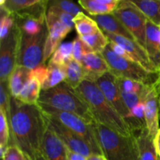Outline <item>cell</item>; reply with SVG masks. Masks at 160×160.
I'll list each match as a JSON object with an SVG mask.
<instances>
[{
    "label": "cell",
    "mask_w": 160,
    "mask_h": 160,
    "mask_svg": "<svg viewBox=\"0 0 160 160\" xmlns=\"http://www.w3.org/2000/svg\"><path fill=\"white\" fill-rule=\"evenodd\" d=\"M98 23V27L103 32L110 33L117 35L123 36L127 38L135 41L132 34L128 31L123 23L113 15V13L105 14V15L91 16Z\"/></svg>",
    "instance_id": "ac0fdd59"
},
{
    "label": "cell",
    "mask_w": 160,
    "mask_h": 160,
    "mask_svg": "<svg viewBox=\"0 0 160 160\" xmlns=\"http://www.w3.org/2000/svg\"><path fill=\"white\" fill-rule=\"evenodd\" d=\"M145 116L146 128L150 135L154 138L155 135L159 129V95L156 84L151 86L149 92L145 98Z\"/></svg>",
    "instance_id": "5bb4252c"
},
{
    "label": "cell",
    "mask_w": 160,
    "mask_h": 160,
    "mask_svg": "<svg viewBox=\"0 0 160 160\" xmlns=\"http://www.w3.org/2000/svg\"><path fill=\"white\" fill-rule=\"evenodd\" d=\"M38 106L47 117H52L55 120H58L82 138L91 147L94 154L103 155L97 139L94 123L89 124L81 117L70 112L57 110L49 106L42 105Z\"/></svg>",
    "instance_id": "8992f818"
},
{
    "label": "cell",
    "mask_w": 160,
    "mask_h": 160,
    "mask_svg": "<svg viewBox=\"0 0 160 160\" xmlns=\"http://www.w3.org/2000/svg\"><path fill=\"white\" fill-rule=\"evenodd\" d=\"M159 34L160 27L148 19L145 33V50L157 70L160 68Z\"/></svg>",
    "instance_id": "e0dca14e"
},
{
    "label": "cell",
    "mask_w": 160,
    "mask_h": 160,
    "mask_svg": "<svg viewBox=\"0 0 160 160\" xmlns=\"http://www.w3.org/2000/svg\"><path fill=\"white\" fill-rule=\"evenodd\" d=\"M46 11L51 12L59 21H61L62 23L67 25V27H69L71 29L74 28V24H73L74 16L71 15V14L68 13L67 12H64V11L61 10V9H58L56 7H54V6H48Z\"/></svg>",
    "instance_id": "d590c367"
},
{
    "label": "cell",
    "mask_w": 160,
    "mask_h": 160,
    "mask_svg": "<svg viewBox=\"0 0 160 160\" xmlns=\"http://www.w3.org/2000/svg\"><path fill=\"white\" fill-rule=\"evenodd\" d=\"M47 119L48 128L56 134L68 149L80 153L86 157H89L91 155L94 154L91 147L73 131L67 128L52 117H47Z\"/></svg>",
    "instance_id": "8fae6325"
},
{
    "label": "cell",
    "mask_w": 160,
    "mask_h": 160,
    "mask_svg": "<svg viewBox=\"0 0 160 160\" xmlns=\"http://www.w3.org/2000/svg\"><path fill=\"white\" fill-rule=\"evenodd\" d=\"M78 3L84 10L90 14V16L112 13L119 5L104 4L96 0H78Z\"/></svg>",
    "instance_id": "484cf974"
},
{
    "label": "cell",
    "mask_w": 160,
    "mask_h": 160,
    "mask_svg": "<svg viewBox=\"0 0 160 160\" xmlns=\"http://www.w3.org/2000/svg\"><path fill=\"white\" fill-rule=\"evenodd\" d=\"M38 105L75 114L89 124L95 123L87 103L65 81L52 88L42 90Z\"/></svg>",
    "instance_id": "3957f363"
},
{
    "label": "cell",
    "mask_w": 160,
    "mask_h": 160,
    "mask_svg": "<svg viewBox=\"0 0 160 160\" xmlns=\"http://www.w3.org/2000/svg\"><path fill=\"white\" fill-rule=\"evenodd\" d=\"M10 138L11 134L9 120L6 114L0 110V146H9Z\"/></svg>",
    "instance_id": "e575fe53"
},
{
    "label": "cell",
    "mask_w": 160,
    "mask_h": 160,
    "mask_svg": "<svg viewBox=\"0 0 160 160\" xmlns=\"http://www.w3.org/2000/svg\"><path fill=\"white\" fill-rule=\"evenodd\" d=\"M9 145L20 148L29 160L42 154V145L48 130V119L38 105H28L11 98L9 118Z\"/></svg>",
    "instance_id": "6da1fadb"
},
{
    "label": "cell",
    "mask_w": 160,
    "mask_h": 160,
    "mask_svg": "<svg viewBox=\"0 0 160 160\" xmlns=\"http://www.w3.org/2000/svg\"><path fill=\"white\" fill-rule=\"evenodd\" d=\"M103 156L108 160H138L135 134L125 136L100 123H94Z\"/></svg>",
    "instance_id": "277c9868"
},
{
    "label": "cell",
    "mask_w": 160,
    "mask_h": 160,
    "mask_svg": "<svg viewBox=\"0 0 160 160\" xmlns=\"http://www.w3.org/2000/svg\"><path fill=\"white\" fill-rule=\"evenodd\" d=\"M67 78L65 66L48 62L47 65V75L42 84V90H48L64 82Z\"/></svg>",
    "instance_id": "44dd1931"
},
{
    "label": "cell",
    "mask_w": 160,
    "mask_h": 160,
    "mask_svg": "<svg viewBox=\"0 0 160 160\" xmlns=\"http://www.w3.org/2000/svg\"><path fill=\"white\" fill-rule=\"evenodd\" d=\"M117 82L118 84L120 92L127 94H140L145 92L148 86L139 81L134 80L126 79V78H117Z\"/></svg>",
    "instance_id": "f546056e"
},
{
    "label": "cell",
    "mask_w": 160,
    "mask_h": 160,
    "mask_svg": "<svg viewBox=\"0 0 160 160\" xmlns=\"http://www.w3.org/2000/svg\"><path fill=\"white\" fill-rule=\"evenodd\" d=\"M109 41L118 44L126 51L130 59L140 64L145 70L152 73H158V70L150 59L148 52L144 47L136 41L127 38L123 36L104 32Z\"/></svg>",
    "instance_id": "7c38bea8"
},
{
    "label": "cell",
    "mask_w": 160,
    "mask_h": 160,
    "mask_svg": "<svg viewBox=\"0 0 160 160\" xmlns=\"http://www.w3.org/2000/svg\"><path fill=\"white\" fill-rule=\"evenodd\" d=\"M15 27V20L12 14L1 9V21H0V41L4 40L9 35Z\"/></svg>",
    "instance_id": "1f68e13d"
},
{
    "label": "cell",
    "mask_w": 160,
    "mask_h": 160,
    "mask_svg": "<svg viewBox=\"0 0 160 160\" xmlns=\"http://www.w3.org/2000/svg\"><path fill=\"white\" fill-rule=\"evenodd\" d=\"M20 31L16 25L6 38L0 41V82H8L17 67Z\"/></svg>",
    "instance_id": "9c48e42d"
},
{
    "label": "cell",
    "mask_w": 160,
    "mask_h": 160,
    "mask_svg": "<svg viewBox=\"0 0 160 160\" xmlns=\"http://www.w3.org/2000/svg\"><path fill=\"white\" fill-rule=\"evenodd\" d=\"M42 92V84L38 80L32 78L24 86L17 99L28 105H38V99Z\"/></svg>",
    "instance_id": "7402d4cb"
},
{
    "label": "cell",
    "mask_w": 160,
    "mask_h": 160,
    "mask_svg": "<svg viewBox=\"0 0 160 160\" xmlns=\"http://www.w3.org/2000/svg\"><path fill=\"white\" fill-rule=\"evenodd\" d=\"M158 73H159V81L160 83V68L159 69V70H158Z\"/></svg>",
    "instance_id": "f6af8a7d"
},
{
    "label": "cell",
    "mask_w": 160,
    "mask_h": 160,
    "mask_svg": "<svg viewBox=\"0 0 160 160\" xmlns=\"http://www.w3.org/2000/svg\"><path fill=\"white\" fill-rule=\"evenodd\" d=\"M45 20L48 28V36L44 49V63L52 57L54 52L61 44V42L72 30L48 11H46Z\"/></svg>",
    "instance_id": "4fadbf2b"
},
{
    "label": "cell",
    "mask_w": 160,
    "mask_h": 160,
    "mask_svg": "<svg viewBox=\"0 0 160 160\" xmlns=\"http://www.w3.org/2000/svg\"><path fill=\"white\" fill-rule=\"evenodd\" d=\"M156 89H157L158 95H159V117H160V83L159 80L157 81V82L156 83Z\"/></svg>",
    "instance_id": "b9f144b4"
},
{
    "label": "cell",
    "mask_w": 160,
    "mask_h": 160,
    "mask_svg": "<svg viewBox=\"0 0 160 160\" xmlns=\"http://www.w3.org/2000/svg\"><path fill=\"white\" fill-rule=\"evenodd\" d=\"M66 78L65 82L72 88L76 89L85 80V73L81 62L72 59L65 65Z\"/></svg>",
    "instance_id": "cb8c5ba5"
},
{
    "label": "cell",
    "mask_w": 160,
    "mask_h": 160,
    "mask_svg": "<svg viewBox=\"0 0 160 160\" xmlns=\"http://www.w3.org/2000/svg\"><path fill=\"white\" fill-rule=\"evenodd\" d=\"M91 52H93L92 50L80 36L73 41V58L75 60L81 62L83 58Z\"/></svg>",
    "instance_id": "836d02e7"
},
{
    "label": "cell",
    "mask_w": 160,
    "mask_h": 160,
    "mask_svg": "<svg viewBox=\"0 0 160 160\" xmlns=\"http://www.w3.org/2000/svg\"><path fill=\"white\" fill-rule=\"evenodd\" d=\"M44 1H45V2H46V3H47V4H48V0H44Z\"/></svg>",
    "instance_id": "bcb514c9"
},
{
    "label": "cell",
    "mask_w": 160,
    "mask_h": 160,
    "mask_svg": "<svg viewBox=\"0 0 160 160\" xmlns=\"http://www.w3.org/2000/svg\"><path fill=\"white\" fill-rule=\"evenodd\" d=\"M33 160H46V159H45V157L43 156V155L41 154V155H39V156H38L35 159H33Z\"/></svg>",
    "instance_id": "7bdbcfd3"
},
{
    "label": "cell",
    "mask_w": 160,
    "mask_h": 160,
    "mask_svg": "<svg viewBox=\"0 0 160 160\" xmlns=\"http://www.w3.org/2000/svg\"><path fill=\"white\" fill-rule=\"evenodd\" d=\"M87 160H108L106 156L100 154H92L89 157H88Z\"/></svg>",
    "instance_id": "ab89813d"
},
{
    "label": "cell",
    "mask_w": 160,
    "mask_h": 160,
    "mask_svg": "<svg viewBox=\"0 0 160 160\" xmlns=\"http://www.w3.org/2000/svg\"><path fill=\"white\" fill-rule=\"evenodd\" d=\"M136 6L148 20L160 24V0H128Z\"/></svg>",
    "instance_id": "603a6c76"
},
{
    "label": "cell",
    "mask_w": 160,
    "mask_h": 160,
    "mask_svg": "<svg viewBox=\"0 0 160 160\" xmlns=\"http://www.w3.org/2000/svg\"><path fill=\"white\" fill-rule=\"evenodd\" d=\"M73 59V42L61 43L50 58V62L65 66L70 59Z\"/></svg>",
    "instance_id": "f1b7e54d"
},
{
    "label": "cell",
    "mask_w": 160,
    "mask_h": 160,
    "mask_svg": "<svg viewBox=\"0 0 160 160\" xmlns=\"http://www.w3.org/2000/svg\"><path fill=\"white\" fill-rule=\"evenodd\" d=\"M48 6H54L74 17L80 12H84L81 7L73 2V0H48L47 7Z\"/></svg>",
    "instance_id": "4dcf8cb0"
},
{
    "label": "cell",
    "mask_w": 160,
    "mask_h": 160,
    "mask_svg": "<svg viewBox=\"0 0 160 160\" xmlns=\"http://www.w3.org/2000/svg\"><path fill=\"white\" fill-rule=\"evenodd\" d=\"M42 154L46 160H68L67 146L49 128L44 137Z\"/></svg>",
    "instance_id": "2e32d148"
},
{
    "label": "cell",
    "mask_w": 160,
    "mask_h": 160,
    "mask_svg": "<svg viewBox=\"0 0 160 160\" xmlns=\"http://www.w3.org/2000/svg\"><path fill=\"white\" fill-rule=\"evenodd\" d=\"M2 160H29L19 147L15 145H9L2 158Z\"/></svg>",
    "instance_id": "8d00e7d4"
},
{
    "label": "cell",
    "mask_w": 160,
    "mask_h": 160,
    "mask_svg": "<svg viewBox=\"0 0 160 160\" xmlns=\"http://www.w3.org/2000/svg\"><path fill=\"white\" fill-rule=\"evenodd\" d=\"M138 151V160H160L153 143V138L150 135L147 128H144L136 135Z\"/></svg>",
    "instance_id": "d6986e66"
},
{
    "label": "cell",
    "mask_w": 160,
    "mask_h": 160,
    "mask_svg": "<svg viewBox=\"0 0 160 160\" xmlns=\"http://www.w3.org/2000/svg\"><path fill=\"white\" fill-rule=\"evenodd\" d=\"M11 98L12 95L9 90V81L0 82V110L6 114L8 120L10 114Z\"/></svg>",
    "instance_id": "d6a6232c"
},
{
    "label": "cell",
    "mask_w": 160,
    "mask_h": 160,
    "mask_svg": "<svg viewBox=\"0 0 160 160\" xmlns=\"http://www.w3.org/2000/svg\"><path fill=\"white\" fill-rule=\"evenodd\" d=\"M159 27H160V24H159Z\"/></svg>",
    "instance_id": "c3c4849f"
},
{
    "label": "cell",
    "mask_w": 160,
    "mask_h": 160,
    "mask_svg": "<svg viewBox=\"0 0 160 160\" xmlns=\"http://www.w3.org/2000/svg\"><path fill=\"white\" fill-rule=\"evenodd\" d=\"M67 157L68 160H87L88 157L80 154V153L75 152L67 148Z\"/></svg>",
    "instance_id": "74e56055"
},
{
    "label": "cell",
    "mask_w": 160,
    "mask_h": 160,
    "mask_svg": "<svg viewBox=\"0 0 160 160\" xmlns=\"http://www.w3.org/2000/svg\"><path fill=\"white\" fill-rule=\"evenodd\" d=\"M48 36L47 26L36 35H28L20 31L17 66L34 70L44 63V49Z\"/></svg>",
    "instance_id": "52a82bcc"
},
{
    "label": "cell",
    "mask_w": 160,
    "mask_h": 160,
    "mask_svg": "<svg viewBox=\"0 0 160 160\" xmlns=\"http://www.w3.org/2000/svg\"><path fill=\"white\" fill-rule=\"evenodd\" d=\"M31 78V70L21 66H17L9 79V87L12 97L17 98Z\"/></svg>",
    "instance_id": "ffe728a7"
},
{
    "label": "cell",
    "mask_w": 160,
    "mask_h": 160,
    "mask_svg": "<svg viewBox=\"0 0 160 160\" xmlns=\"http://www.w3.org/2000/svg\"><path fill=\"white\" fill-rule=\"evenodd\" d=\"M153 143H154V146L156 150V152H157L158 156L160 158V128L158 130L156 135H155L154 138H153Z\"/></svg>",
    "instance_id": "f35d334b"
},
{
    "label": "cell",
    "mask_w": 160,
    "mask_h": 160,
    "mask_svg": "<svg viewBox=\"0 0 160 160\" xmlns=\"http://www.w3.org/2000/svg\"><path fill=\"white\" fill-rule=\"evenodd\" d=\"M112 13L132 34L136 42L145 48L148 18L128 0H122Z\"/></svg>",
    "instance_id": "ba28073f"
},
{
    "label": "cell",
    "mask_w": 160,
    "mask_h": 160,
    "mask_svg": "<svg viewBox=\"0 0 160 160\" xmlns=\"http://www.w3.org/2000/svg\"><path fill=\"white\" fill-rule=\"evenodd\" d=\"M40 3H44L48 6L44 0H6L5 4L1 6V9L10 14H15Z\"/></svg>",
    "instance_id": "83f0119b"
},
{
    "label": "cell",
    "mask_w": 160,
    "mask_h": 160,
    "mask_svg": "<svg viewBox=\"0 0 160 160\" xmlns=\"http://www.w3.org/2000/svg\"><path fill=\"white\" fill-rule=\"evenodd\" d=\"M109 67V72L116 78L139 81L146 85H153L159 78V73H152L128 58L116 54L109 45L102 52Z\"/></svg>",
    "instance_id": "5b68a950"
},
{
    "label": "cell",
    "mask_w": 160,
    "mask_h": 160,
    "mask_svg": "<svg viewBox=\"0 0 160 160\" xmlns=\"http://www.w3.org/2000/svg\"><path fill=\"white\" fill-rule=\"evenodd\" d=\"M159 51H160V34H159Z\"/></svg>",
    "instance_id": "7dc6e473"
},
{
    "label": "cell",
    "mask_w": 160,
    "mask_h": 160,
    "mask_svg": "<svg viewBox=\"0 0 160 160\" xmlns=\"http://www.w3.org/2000/svg\"><path fill=\"white\" fill-rule=\"evenodd\" d=\"M73 24L80 37L94 34L100 30L95 20L92 18V17L86 15L84 12L75 16L73 18Z\"/></svg>",
    "instance_id": "d4e9b609"
},
{
    "label": "cell",
    "mask_w": 160,
    "mask_h": 160,
    "mask_svg": "<svg viewBox=\"0 0 160 160\" xmlns=\"http://www.w3.org/2000/svg\"><path fill=\"white\" fill-rule=\"evenodd\" d=\"M85 80L96 82L105 73L109 72V67L102 53L91 52L86 55L81 62Z\"/></svg>",
    "instance_id": "9a60e30c"
},
{
    "label": "cell",
    "mask_w": 160,
    "mask_h": 160,
    "mask_svg": "<svg viewBox=\"0 0 160 160\" xmlns=\"http://www.w3.org/2000/svg\"><path fill=\"white\" fill-rule=\"evenodd\" d=\"M96 1L99 2L101 3H104V4H117L118 5L122 0H96Z\"/></svg>",
    "instance_id": "60d3db41"
},
{
    "label": "cell",
    "mask_w": 160,
    "mask_h": 160,
    "mask_svg": "<svg viewBox=\"0 0 160 160\" xmlns=\"http://www.w3.org/2000/svg\"><path fill=\"white\" fill-rule=\"evenodd\" d=\"M95 83L112 107L127 121L129 118L130 111L123 101L121 92L117 82V78L110 72H108Z\"/></svg>",
    "instance_id": "30bf717a"
},
{
    "label": "cell",
    "mask_w": 160,
    "mask_h": 160,
    "mask_svg": "<svg viewBox=\"0 0 160 160\" xmlns=\"http://www.w3.org/2000/svg\"><path fill=\"white\" fill-rule=\"evenodd\" d=\"M5 2H6V0H0V6H2L5 4Z\"/></svg>",
    "instance_id": "ee69618b"
},
{
    "label": "cell",
    "mask_w": 160,
    "mask_h": 160,
    "mask_svg": "<svg viewBox=\"0 0 160 160\" xmlns=\"http://www.w3.org/2000/svg\"><path fill=\"white\" fill-rule=\"evenodd\" d=\"M75 91L87 103L95 123L104 125L123 135L134 134L124 119L106 99L96 83L84 80Z\"/></svg>",
    "instance_id": "7a4b0ae2"
},
{
    "label": "cell",
    "mask_w": 160,
    "mask_h": 160,
    "mask_svg": "<svg viewBox=\"0 0 160 160\" xmlns=\"http://www.w3.org/2000/svg\"><path fill=\"white\" fill-rule=\"evenodd\" d=\"M93 52L102 53L109 45V39L101 29L96 33L81 37Z\"/></svg>",
    "instance_id": "4316f807"
}]
</instances>
